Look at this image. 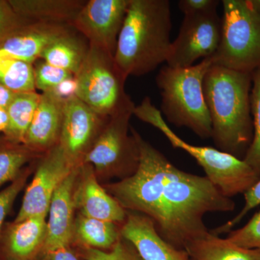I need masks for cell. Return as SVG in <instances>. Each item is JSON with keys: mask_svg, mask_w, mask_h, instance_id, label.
Segmentation results:
<instances>
[{"mask_svg": "<svg viewBox=\"0 0 260 260\" xmlns=\"http://www.w3.org/2000/svg\"><path fill=\"white\" fill-rule=\"evenodd\" d=\"M251 4L254 5V7L260 10V0H250Z\"/></svg>", "mask_w": 260, "mask_h": 260, "instance_id": "38", "label": "cell"}, {"mask_svg": "<svg viewBox=\"0 0 260 260\" xmlns=\"http://www.w3.org/2000/svg\"><path fill=\"white\" fill-rule=\"evenodd\" d=\"M30 22L17 14L9 2L0 0V41Z\"/></svg>", "mask_w": 260, "mask_h": 260, "instance_id": "32", "label": "cell"}, {"mask_svg": "<svg viewBox=\"0 0 260 260\" xmlns=\"http://www.w3.org/2000/svg\"><path fill=\"white\" fill-rule=\"evenodd\" d=\"M37 152L18 144L0 148V186L10 181H14L20 169L35 155Z\"/></svg>", "mask_w": 260, "mask_h": 260, "instance_id": "26", "label": "cell"}, {"mask_svg": "<svg viewBox=\"0 0 260 260\" xmlns=\"http://www.w3.org/2000/svg\"><path fill=\"white\" fill-rule=\"evenodd\" d=\"M121 238L120 228L112 222L88 218L79 214L75 219V239L87 248L111 249Z\"/></svg>", "mask_w": 260, "mask_h": 260, "instance_id": "22", "label": "cell"}, {"mask_svg": "<svg viewBox=\"0 0 260 260\" xmlns=\"http://www.w3.org/2000/svg\"><path fill=\"white\" fill-rule=\"evenodd\" d=\"M9 126V117L6 109L0 108V133L6 134Z\"/></svg>", "mask_w": 260, "mask_h": 260, "instance_id": "37", "label": "cell"}, {"mask_svg": "<svg viewBox=\"0 0 260 260\" xmlns=\"http://www.w3.org/2000/svg\"><path fill=\"white\" fill-rule=\"evenodd\" d=\"M29 174H30L29 170H25L20 173L10 185L0 191V237H1L2 228H3L5 219L11 209L19 193L25 185Z\"/></svg>", "mask_w": 260, "mask_h": 260, "instance_id": "31", "label": "cell"}, {"mask_svg": "<svg viewBox=\"0 0 260 260\" xmlns=\"http://www.w3.org/2000/svg\"><path fill=\"white\" fill-rule=\"evenodd\" d=\"M220 3L219 0H181L178 5L179 10L186 15L217 10Z\"/></svg>", "mask_w": 260, "mask_h": 260, "instance_id": "33", "label": "cell"}, {"mask_svg": "<svg viewBox=\"0 0 260 260\" xmlns=\"http://www.w3.org/2000/svg\"><path fill=\"white\" fill-rule=\"evenodd\" d=\"M73 200L75 209L84 216L116 224L125 220L126 210L98 182L90 164H80Z\"/></svg>", "mask_w": 260, "mask_h": 260, "instance_id": "13", "label": "cell"}, {"mask_svg": "<svg viewBox=\"0 0 260 260\" xmlns=\"http://www.w3.org/2000/svg\"><path fill=\"white\" fill-rule=\"evenodd\" d=\"M76 167L70 161L59 143L47 150L27 187L14 223L30 217L47 218L53 195Z\"/></svg>", "mask_w": 260, "mask_h": 260, "instance_id": "10", "label": "cell"}, {"mask_svg": "<svg viewBox=\"0 0 260 260\" xmlns=\"http://www.w3.org/2000/svg\"><path fill=\"white\" fill-rule=\"evenodd\" d=\"M88 48L89 44L70 30L49 44L40 59L75 75L83 64Z\"/></svg>", "mask_w": 260, "mask_h": 260, "instance_id": "21", "label": "cell"}, {"mask_svg": "<svg viewBox=\"0 0 260 260\" xmlns=\"http://www.w3.org/2000/svg\"><path fill=\"white\" fill-rule=\"evenodd\" d=\"M42 260H79L69 247L44 253Z\"/></svg>", "mask_w": 260, "mask_h": 260, "instance_id": "35", "label": "cell"}, {"mask_svg": "<svg viewBox=\"0 0 260 260\" xmlns=\"http://www.w3.org/2000/svg\"><path fill=\"white\" fill-rule=\"evenodd\" d=\"M120 228L121 237L131 243L143 260H191L184 249L166 242L152 219L144 214L126 211Z\"/></svg>", "mask_w": 260, "mask_h": 260, "instance_id": "15", "label": "cell"}, {"mask_svg": "<svg viewBox=\"0 0 260 260\" xmlns=\"http://www.w3.org/2000/svg\"><path fill=\"white\" fill-rule=\"evenodd\" d=\"M129 3V0H88L72 26L88 40L89 45L114 56Z\"/></svg>", "mask_w": 260, "mask_h": 260, "instance_id": "11", "label": "cell"}, {"mask_svg": "<svg viewBox=\"0 0 260 260\" xmlns=\"http://www.w3.org/2000/svg\"><path fill=\"white\" fill-rule=\"evenodd\" d=\"M65 101L52 92L41 93L40 100L24 145L37 153L47 152L60 138Z\"/></svg>", "mask_w": 260, "mask_h": 260, "instance_id": "17", "label": "cell"}, {"mask_svg": "<svg viewBox=\"0 0 260 260\" xmlns=\"http://www.w3.org/2000/svg\"><path fill=\"white\" fill-rule=\"evenodd\" d=\"M15 93L0 83V108L6 109L14 98Z\"/></svg>", "mask_w": 260, "mask_h": 260, "instance_id": "36", "label": "cell"}, {"mask_svg": "<svg viewBox=\"0 0 260 260\" xmlns=\"http://www.w3.org/2000/svg\"><path fill=\"white\" fill-rule=\"evenodd\" d=\"M75 78L76 97L103 117L109 119L135 106L124 89L127 78L116 64L114 56L100 48L89 45Z\"/></svg>", "mask_w": 260, "mask_h": 260, "instance_id": "7", "label": "cell"}, {"mask_svg": "<svg viewBox=\"0 0 260 260\" xmlns=\"http://www.w3.org/2000/svg\"><path fill=\"white\" fill-rule=\"evenodd\" d=\"M172 28L169 0H129L114 54L126 78L148 74L167 62Z\"/></svg>", "mask_w": 260, "mask_h": 260, "instance_id": "3", "label": "cell"}, {"mask_svg": "<svg viewBox=\"0 0 260 260\" xmlns=\"http://www.w3.org/2000/svg\"><path fill=\"white\" fill-rule=\"evenodd\" d=\"M133 115L161 132L173 147L192 156L203 168L206 177L224 196L232 198L244 194L259 180V177L243 159L212 147L189 144L179 138L150 98L145 97L141 104L135 106Z\"/></svg>", "mask_w": 260, "mask_h": 260, "instance_id": "5", "label": "cell"}, {"mask_svg": "<svg viewBox=\"0 0 260 260\" xmlns=\"http://www.w3.org/2000/svg\"><path fill=\"white\" fill-rule=\"evenodd\" d=\"M40 95L41 94L36 91L16 93L7 108L9 126L5 135L12 143L24 145L27 132L40 100Z\"/></svg>", "mask_w": 260, "mask_h": 260, "instance_id": "23", "label": "cell"}, {"mask_svg": "<svg viewBox=\"0 0 260 260\" xmlns=\"http://www.w3.org/2000/svg\"><path fill=\"white\" fill-rule=\"evenodd\" d=\"M15 13L30 22L72 26L85 0H10Z\"/></svg>", "mask_w": 260, "mask_h": 260, "instance_id": "18", "label": "cell"}, {"mask_svg": "<svg viewBox=\"0 0 260 260\" xmlns=\"http://www.w3.org/2000/svg\"><path fill=\"white\" fill-rule=\"evenodd\" d=\"M213 64L206 58L188 68L162 67L156 76L161 95L160 110L169 122L185 126L203 139L212 137V124L205 102L203 81Z\"/></svg>", "mask_w": 260, "mask_h": 260, "instance_id": "4", "label": "cell"}, {"mask_svg": "<svg viewBox=\"0 0 260 260\" xmlns=\"http://www.w3.org/2000/svg\"><path fill=\"white\" fill-rule=\"evenodd\" d=\"M140 150V161L131 177L107 184L106 190L126 211L144 214L153 220L160 237L174 247L207 234L208 213L235 209L206 177L184 172L130 126Z\"/></svg>", "mask_w": 260, "mask_h": 260, "instance_id": "1", "label": "cell"}, {"mask_svg": "<svg viewBox=\"0 0 260 260\" xmlns=\"http://www.w3.org/2000/svg\"><path fill=\"white\" fill-rule=\"evenodd\" d=\"M70 30V25L30 22L0 41V55L34 64L49 44Z\"/></svg>", "mask_w": 260, "mask_h": 260, "instance_id": "16", "label": "cell"}, {"mask_svg": "<svg viewBox=\"0 0 260 260\" xmlns=\"http://www.w3.org/2000/svg\"><path fill=\"white\" fill-rule=\"evenodd\" d=\"M244 195L245 203L242 210L226 223H224L223 225L210 231L212 234L219 236L220 234L230 232L232 231L233 228L235 227L246 216V214L260 205V178L254 185L244 193Z\"/></svg>", "mask_w": 260, "mask_h": 260, "instance_id": "30", "label": "cell"}, {"mask_svg": "<svg viewBox=\"0 0 260 260\" xmlns=\"http://www.w3.org/2000/svg\"><path fill=\"white\" fill-rule=\"evenodd\" d=\"M47 235L45 217H30L14 223L7 236L8 251L16 260H29L43 249Z\"/></svg>", "mask_w": 260, "mask_h": 260, "instance_id": "19", "label": "cell"}, {"mask_svg": "<svg viewBox=\"0 0 260 260\" xmlns=\"http://www.w3.org/2000/svg\"><path fill=\"white\" fill-rule=\"evenodd\" d=\"M9 260H16V259H13V258H12V259H9Z\"/></svg>", "mask_w": 260, "mask_h": 260, "instance_id": "39", "label": "cell"}, {"mask_svg": "<svg viewBox=\"0 0 260 260\" xmlns=\"http://www.w3.org/2000/svg\"><path fill=\"white\" fill-rule=\"evenodd\" d=\"M226 239L239 247L260 250V210L244 226L231 231Z\"/></svg>", "mask_w": 260, "mask_h": 260, "instance_id": "28", "label": "cell"}, {"mask_svg": "<svg viewBox=\"0 0 260 260\" xmlns=\"http://www.w3.org/2000/svg\"><path fill=\"white\" fill-rule=\"evenodd\" d=\"M76 90L77 83L74 75L69 79L64 80L54 90L49 92H52L62 100L66 101L71 98L76 96Z\"/></svg>", "mask_w": 260, "mask_h": 260, "instance_id": "34", "label": "cell"}, {"mask_svg": "<svg viewBox=\"0 0 260 260\" xmlns=\"http://www.w3.org/2000/svg\"><path fill=\"white\" fill-rule=\"evenodd\" d=\"M221 3V37L213 64L253 74L260 69V10L250 0Z\"/></svg>", "mask_w": 260, "mask_h": 260, "instance_id": "6", "label": "cell"}, {"mask_svg": "<svg viewBox=\"0 0 260 260\" xmlns=\"http://www.w3.org/2000/svg\"><path fill=\"white\" fill-rule=\"evenodd\" d=\"M221 37V18L217 10L184 15L177 39L172 43L168 66L188 68L216 52Z\"/></svg>", "mask_w": 260, "mask_h": 260, "instance_id": "9", "label": "cell"}, {"mask_svg": "<svg viewBox=\"0 0 260 260\" xmlns=\"http://www.w3.org/2000/svg\"><path fill=\"white\" fill-rule=\"evenodd\" d=\"M80 166L72 171L53 195L47 222V235L43 252L69 247L73 242L75 204L73 193Z\"/></svg>", "mask_w": 260, "mask_h": 260, "instance_id": "14", "label": "cell"}, {"mask_svg": "<svg viewBox=\"0 0 260 260\" xmlns=\"http://www.w3.org/2000/svg\"><path fill=\"white\" fill-rule=\"evenodd\" d=\"M251 73L212 64L203 90L218 150L244 159L253 138L251 111Z\"/></svg>", "mask_w": 260, "mask_h": 260, "instance_id": "2", "label": "cell"}, {"mask_svg": "<svg viewBox=\"0 0 260 260\" xmlns=\"http://www.w3.org/2000/svg\"><path fill=\"white\" fill-rule=\"evenodd\" d=\"M251 111L253 121V138L243 160L260 178V69L256 70L252 75Z\"/></svg>", "mask_w": 260, "mask_h": 260, "instance_id": "25", "label": "cell"}, {"mask_svg": "<svg viewBox=\"0 0 260 260\" xmlns=\"http://www.w3.org/2000/svg\"><path fill=\"white\" fill-rule=\"evenodd\" d=\"M0 83L14 93L36 91L34 65L11 56L0 55Z\"/></svg>", "mask_w": 260, "mask_h": 260, "instance_id": "24", "label": "cell"}, {"mask_svg": "<svg viewBox=\"0 0 260 260\" xmlns=\"http://www.w3.org/2000/svg\"><path fill=\"white\" fill-rule=\"evenodd\" d=\"M184 250L191 260H260V250L239 247L210 231L187 243Z\"/></svg>", "mask_w": 260, "mask_h": 260, "instance_id": "20", "label": "cell"}, {"mask_svg": "<svg viewBox=\"0 0 260 260\" xmlns=\"http://www.w3.org/2000/svg\"><path fill=\"white\" fill-rule=\"evenodd\" d=\"M83 256L85 260H143L133 244L121 237L109 251L85 247Z\"/></svg>", "mask_w": 260, "mask_h": 260, "instance_id": "29", "label": "cell"}, {"mask_svg": "<svg viewBox=\"0 0 260 260\" xmlns=\"http://www.w3.org/2000/svg\"><path fill=\"white\" fill-rule=\"evenodd\" d=\"M135 107L111 116L84 158L82 164L93 166L96 177L124 179L136 172L140 150L129 125Z\"/></svg>", "mask_w": 260, "mask_h": 260, "instance_id": "8", "label": "cell"}, {"mask_svg": "<svg viewBox=\"0 0 260 260\" xmlns=\"http://www.w3.org/2000/svg\"><path fill=\"white\" fill-rule=\"evenodd\" d=\"M109 119L76 96L65 101L59 143L75 166L82 164Z\"/></svg>", "mask_w": 260, "mask_h": 260, "instance_id": "12", "label": "cell"}, {"mask_svg": "<svg viewBox=\"0 0 260 260\" xmlns=\"http://www.w3.org/2000/svg\"><path fill=\"white\" fill-rule=\"evenodd\" d=\"M32 65L36 89L42 90V93L52 91L64 80L74 76L69 72L53 66L43 59H38Z\"/></svg>", "mask_w": 260, "mask_h": 260, "instance_id": "27", "label": "cell"}]
</instances>
